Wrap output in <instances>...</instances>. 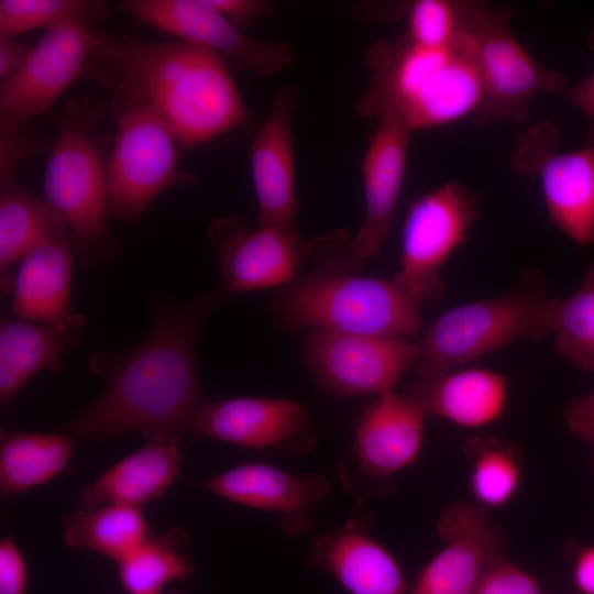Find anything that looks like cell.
<instances>
[{
    "mask_svg": "<svg viewBox=\"0 0 594 594\" xmlns=\"http://www.w3.org/2000/svg\"><path fill=\"white\" fill-rule=\"evenodd\" d=\"M150 326L132 346L99 351L88 360L106 387L67 419L77 439L105 440L124 433L194 437L196 417L207 400L198 371V343L221 301L217 293L148 297Z\"/></svg>",
    "mask_w": 594,
    "mask_h": 594,
    "instance_id": "6da1fadb",
    "label": "cell"
},
{
    "mask_svg": "<svg viewBox=\"0 0 594 594\" xmlns=\"http://www.w3.org/2000/svg\"><path fill=\"white\" fill-rule=\"evenodd\" d=\"M109 90L113 114L157 116L180 147L249 125V113L220 54L183 41L143 42L102 33L87 70Z\"/></svg>",
    "mask_w": 594,
    "mask_h": 594,
    "instance_id": "7a4b0ae2",
    "label": "cell"
},
{
    "mask_svg": "<svg viewBox=\"0 0 594 594\" xmlns=\"http://www.w3.org/2000/svg\"><path fill=\"white\" fill-rule=\"evenodd\" d=\"M306 255L315 267L279 288L273 300L284 326L404 338L420 330L421 305L394 277L359 274L364 261L348 231L316 237Z\"/></svg>",
    "mask_w": 594,
    "mask_h": 594,
    "instance_id": "3957f363",
    "label": "cell"
},
{
    "mask_svg": "<svg viewBox=\"0 0 594 594\" xmlns=\"http://www.w3.org/2000/svg\"><path fill=\"white\" fill-rule=\"evenodd\" d=\"M370 85L358 103L360 117L397 116L413 132L477 114L483 86L466 41L459 30L453 43L430 47L405 34L380 40L365 52Z\"/></svg>",
    "mask_w": 594,
    "mask_h": 594,
    "instance_id": "277c9868",
    "label": "cell"
},
{
    "mask_svg": "<svg viewBox=\"0 0 594 594\" xmlns=\"http://www.w3.org/2000/svg\"><path fill=\"white\" fill-rule=\"evenodd\" d=\"M97 99H70L61 111L44 174L45 199L66 220L77 260L87 268L116 261L120 245L107 224V162Z\"/></svg>",
    "mask_w": 594,
    "mask_h": 594,
    "instance_id": "5b68a950",
    "label": "cell"
},
{
    "mask_svg": "<svg viewBox=\"0 0 594 594\" xmlns=\"http://www.w3.org/2000/svg\"><path fill=\"white\" fill-rule=\"evenodd\" d=\"M547 300L541 274L528 270L515 289L458 305L435 318L417 342V364L430 370H452L514 341L542 339L549 334Z\"/></svg>",
    "mask_w": 594,
    "mask_h": 594,
    "instance_id": "8992f818",
    "label": "cell"
},
{
    "mask_svg": "<svg viewBox=\"0 0 594 594\" xmlns=\"http://www.w3.org/2000/svg\"><path fill=\"white\" fill-rule=\"evenodd\" d=\"M461 24L483 86V103L475 120L485 124L509 120L524 124L529 105L540 91L562 94L566 76L538 63L508 28V6L460 1Z\"/></svg>",
    "mask_w": 594,
    "mask_h": 594,
    "instance_id": "52a82bcc",
    "label": "cell"
},
{
    "mask_svg": "<svg viewBox=\"0 0 594 594\" xmlns=\"http://www.w3.org/2000/svg\"><path fill=\"white\" fill-rule=\"evenodd\" d=\"M427 415L407 395L376 396L361 414L353 441L337 465L344 490L362 509L393 492V480L419 458Z\"/></svg>",
    "mask_w": 594,
    "mask_h": 594,
    "instance_id": "ba28073f",
    "label": "cell"
},
{
    "mask_svg": "<svg viewBox=\"0 0 594 594\" xmlns=\"http://www.w3.org/2000/svg\"><path fill=\"white\" fill-rule=\"evenodd\" d=\"M113 116L116 135L107 161L108 218L139 227L161 193L193 178L178 170V141L157 116L140 108Z\"/></svg>",
    "mask_w": 594,
    "mask_h": 594,
    "instance_id": "9c48e42d",
    "label": "cell"
},
{
    "mask_svg": "<svg viewBox=\"0 0 594 594\" xmlns=\"http://www.w3.org/2000/svg\"><path fill=\"white\" fill-rule=\"evenodd\" d=\"M476 217V198L453 182L425 193L408 206L394 278L420 305L443 297L442 267L468 241Z\"/></svg>",
    "mask_w": 594,
    "mask_h": 594,
    "instance_id": "30bf717a",
    "label": "cell"
},
{
    "mask_svg": "<svg viewBox=\"0 0 594 594\" xmlns=\"http://www.w3.org/2000/svg\"><path fill=\"white\" fill-rule=\"evenodd\" d=\"M300 355L317 386L342 398L393 392L419 361L417 342L408 338L330 330H309Z\"/></svg>",
    "mask_w": 594,
    "mask_h": 594,
    "instance_id": "8fae6325",
    "label": "cell"
},
{
    "mask_svg": "<svg viewBox=\"0 0 594 594\" xmlns=\"http://www.w3.org/2000/svg\"><path fill=\"white\" fill-rule=\"evenodd\" d=\"M559 135L550 122L526 133L514 155L518 174L538 175L552 223L580 246L594 244V123L583 144L557 153Z\"/></svg>",
    "mask_w": 594,
    "mask_h": 594,
    "instance_id": "7c38bea8",
    "label": "cell"
},
{
    "mask_svg": "<svg viewBox=\"0 0 594 594\" xmlns=\"http://www.w3.org/2000/svg\"><path fill=\"white\" fill-rule=\"evenodd\" d=\"M207 232L220 268L221 304L241 293L284 287L297 277L306 255L297 229L257 224L250 230L237 215L215 219Z\"/></svg>",
    "mask_w": 594,
    "mask_h": 594,
    "instance_id": "4fadbf2b",
    "label": "cell"
},
{
    "mask_svg": "<svg viewBox=\"0 0 594 594\" xmlns=\"http://www.w3.org/2000/svg\"><path fill=\"white\" fill-rule=\"evenodd\" d=\"M102 32L68 22L46 30L22 66L0 85L2 121L23 123L50 109L78 77L86 76Z\"/></svg>",
    "mask_w": 594,
    "mask_h": 594,
    "instance_id": "5bb4252c",
    "label": "cell"
},
{
    "mask_svg": "<svg viewBox=\"0 0 594 594\" xmlns=\"http://www.w3.org/2000/svg\"><path fill=\"white\" fill-rule=\"evenodd\" d=\"M120 7L139 22L209 48L258 75L282 72L295 57L286 43L244 35L208 0H127Z\"/></svg>",
    "mask_w": 594,
    "mask_h": 594,
    "instance_id": "9a60e30c",
    "label": "cell"
},
{
    "mask_svg": "<svg viewBox=\"0 0 594 594\" xmlns=\"http://www.w3.org/2000/svg\"><path fill=\"white\" fill-rule=\"evenodd\" d=\"M443 547L424 565L409 594H473L504 554V537L490 512L473 502L444 507L437 520Z\"/></svg>",
    "mask_w": 594,
    "mask_h": 594,
    "instance_id": "2e32d148",
    "label": "cell"
},
{
    "mask_svg": "<svg viewBox=\"0 0 594 594\" xmlns=\"http://www.w3.org/2000/svg\"><path fill=\"white\" fill-rule=\"evenodd\" d=\"M194 437L288 457L306 454L317 442L309 416L299 403L266 397L207 399L196 417Z\"/></svg>",
    "mask_w": 594,
    "mask_h": 594,
    "instance_id": "e0dca14e",
    "label": "cell"
},
{
    "mask_svg": "<svg viewBox=\"0 0 594 594\" xmlns=\"http://www.w3.org/2000/svg\"><path fill=\"white\" fill-rule=\"evenodd\" d=\"M211 494L231 503L279 517V528L288 537L312 530L329 482L314 472L294 474L264 462L233 466L199 482Z\"/></svg>",
    "mask_w": 594,
    "mask_h": 594,
    "instance_id": "ac0fdd59",
    "label": "cell"
},
{
    "mask_svg": "<svg viewBox=\"0 0 594 594\" xmlns=\"http://www.w3.org/2000/svg\"><path fill=\"white\" fill-rule=\"evenodd\" d=\"M299 103V90L292 84L282 86L252 138L250 167L258 205L257 224L297 229L293 120Z\"/></svg>",
    "mask_w": 594,
    "mask_h": 594,
    "instance_id": "d6986e66",
    "label": "cell"
},
{
    "mask_svg": "<svg viewBox=\"0 0 594 594\" xmlns=\"http://www.w3.org/2000/svg\"><path fill=\"white\" fill-rule=\"evenodd\" d=\"M354 509L340 527L314 538L307 564L329 573L350 594H409L395 557L370 532L371 517Z\"/></svg>",
    "mask_w": 594,
    "mask_h": 594,
    "instance_id": "ffe728a7",
    "label": "cell"
},
{
    "mask_svg": "<svg viewBox=\"0 0 594 594\" xmlns=\"http://www.w3.org/2000/svg\"><path fill=\"white\" fill-rule=\"evenodd\" d=\"M367 138L361 162L365 213L354 245L365 262L375 257L393 224L403 188L413 131L394 113L383 112Z\"/></svg>",
    "mask_w": 594,
    "mask_h": 594,
    "instance_id": "44dd1931",
    "label": "cell"
},
{
    "mask_svg": "<svg viewBox=\"0 0 594 594\" xmlns=\"http://www.w3.org/2000/svg\"><path fill=\"white\" fill-rule=\"evenodd\" d=\"M416 377L405 395L427 415L455 426L479 429L505 414L509 387L504 374L481 367L430 370L416 365Z\"/></svg>",
    "mask_w": 594,
    "mask_h": 594,
    "instance_id": "7402d4cb",
    "label": "cell"
},
{
    "mask_svg": "<svg viewBox=\"0 0 594 594\" xmlns=\"http://www.w3.org/2000/svg\"><path fill=\"white\" fill-rule=\"evenodd\" d=\"M86 321L56 324L13 316L0 326V405L11 404L36 373L62 371L84 338Z\"/></svg>",
    "mask_w": 594,
    "mask_h": 594,
    "instance_id": "603a6c76",
    "label": "cell"
},
{
    "mask_svg": "<svg viewBox=\"0 0 594 594\" xmlns=\"http://www.w3.org/2000/svg\"><path fill=\"white\" fill-rule=\"evenodd\" d=\"M73 246L72 237L52 240L18 263L10 289L15 317L56 324L85 320L70 308Z\"/></svg>",
    "mask_w": 594,
    "mask_h": 594,
    "instance_id": "cb8c5ba5",
    "label": "cell"
},
{
    "mask_svg": "<svg viewBox=\"0 0 594 594\" xmlns=\"http://www.w3.org/2000/svg\"><path fill=\"white\" fill-rule=\"evenodd\" d=\"M182 438L157 436L109 468L78 494L80 506L106 503L143 507L162 497L180 473Z\"/></svg>",
    "mask_w": 594,
    "mask_h": 594,
    "instance_id": "d4e9b609",
    "label": "cell"
},
{
    "mask_svg": "<svg viewBox=\"0 0 594 594\" xmlns=\"http://www.w3.org/2000/svg\"><path fill=\"white\" fill-rule=\"evenodd\" d=\"M0 188V282L2 295L8 296L14 264L37 246L72 233L46 199L31 196L15 182Z\"/></svg>",
    "mask_w": 594,
    "mask_h": 594,
    "instance_id": "484cf974",
    "label": "cell"
},
{
    "mask_svg": "<svg viewBox=\"0 0 594 594\" xmlns=\"http://www.w3.org/2000/svg\"><path fill=\"white\" fill-rule=\"evenodd\" d=\"M142 508L118 503L81 506L63 518L64 542L119 563L152 534Z\"/></svg>",
    "mask_w": 594,
    "mask_h": 594,
    "instance_id": "4316f807",
    "label": "cell"
},
{
    "mask_svg": "<svg viewBox=\"0 0 594 594\" xmlns=\"http://www.w3.org/2000/svg\"><path fill=\"white\" fill-rule=\"evenodd\" d=\"M76 439L70 433L9 432L1 429V496L28 492L62 474L72 459Z\"/></svg>",
    "mask_w": 594,
    "mask_h": 594,
    "instance_id": "83f0119b",
    "label": "cell"
},
{
    "mask_svg": "<svg viewBox=\"0 0 594 594\" xmlns=\"http://www.w3.org/2000/svg\"><path fill=\"white\" fill-rule=\"evenodd\" d=\"M188 537L175 526L146 540L118 564V576L129 594H160L172 582L189 580L195 572L193 559L183 552Z\"/></svg>",
    "mask_w": 594,
    "mask_h": 594,
    "instance_id": "f1b7e54d",
    "label": "cell"
},
{
    "mask_svg": "<svg viewBox=\"0 0 594 594\" xmlns=\"http://www.w3.org/2000/svg\"><path fill=\"white\" fill-rule=\"evenodd\" d=\"M470 462L469 488L473 503L486 510L507 506L522 483V460L510 442L492 436L473 437L463 444Z\"/></svg>",
    "mask_w": 594,
    "mask_h": 594,
    "instance_id": "f546056e",
    "label": "cell"
},
{
    "mask_svg": "<svg viewBox=\"0 0 594 594\" xmlns=\"http://www.w3.org/2000/svg\"><path fill=\"white\" fill-rule=\"evenodd\" d=\"M544 317L557 351L578 367L594 372V261L571 296L547 300Z\"/></svg>",
    "mask_w": 594,
    "mask_h": 594,
    "instance_id": "4dcf8cb0",
    "label": "cell"
},
{
    "mask_svg": "<svg viewBox=\"0 0 594 594\" xmlns=\"http://www.w3.org/2000/svg\"><path fill=\"white\" fill-rule=\"evenodd\" d=\"M109 9L98 0H1L0 36L76 22L91 25L105 20Z\"/></svg>",
    "mask_w": 594,
    "mask_h": 594,
    "instance_id": "1f68e13d",
    "label": "cell"
},
{
    "mask_svg": "<svg viewBox=\"0 0 594 594\" xmlns=\"http://www.w3.org/2000/svg\"><path fill=\"white\" fill-rule=\"evenodd\" d=\"M405 35L419 45L439 47L454 42L461 24L460 1L417 0L407 11Z\"/></svg>",
    "mask_w": 594,
    "mask_h": 594,
    "instance_id": "d6a6232c",
    "label": "cell"
},
{
    "mask_svg": "<svg viewBox=\"0 0 594 594\" xmlns=\"http://www.w3.org/2000/svg\"><path fill=\"white\" fill-rule=\"evenodd\" d=\"M473 594H542L536 579L506 559L497 560Z\"/></svg>",
    "mask_w": 594,
    "mask_h": 594,
    "instance_id": "836d02e7",
    "label": "cell"
},
{
    "mask_svg": "<svg viewBox=\"0 0 594 594\" xmlns=\"http://www.w3.org/2000/svg\"><path fill=\"white\" fill-rule=\"evenodd\" d=\"M21 124L0 120V185L15 182L20 163L43 147L41 142L22 133Z\"/></svg>",
    "mask_w": 594,
    "mask_h": 594,
    "instance_id": "e575fe53",
    "label": "cell"
},
{
    "mask_svg": "<svg viewBox=\"0 0 594 594\" xmlns=\"http://www.w3.org/2000/svg\"><path fill=\"white\" fill-rule=\"evenodd\" d=\"M29 570L15 540L7 535L0 540V594H26Z\"/></svg>",
    "mask_w": 594,
    "mask_h": 594,
    "instance_id": "d590c367",
    "label": "cell"
},
{
    "mask_svg": "<svg viewBox=\"0 0 594 594\" xmlns=\"http://www.w3.org/2000/svg\"><path fill=\"white\" fill-rule=\"evenodd\" d=\"M563 415L570 431L594 447V392L572 399Z\"/></svg>",
    "mask_w": 594,
    "mask_h": 594,
    "instance_id": "8d00e7d4",
    "label": "cell"
},
{
    "mask_svg": "<svg viewBox=\"0 0 594 594\" xmlns=\"http://www.w3.org/2000/svg\"><path fill=\"white\" fill-rule=\"evenodd\" d=\"M208 2L234 25H244L272 11V6L262 0H208Z\"/></svg>",
    "mask_w": 594,
    "mask_h": 594,
    "instance_id": "74e56055",
    "label": "cell"
},
{
    "mask_svg": "<svg viewBox=\"0 0 594 594\" xmlns=\"http://www.w3.org/2000/svg\"><path fill=\"white\" fill-rule=\"evenodd\" d=\"M587 44L594 52V26L590 33ZM561 95L594 123V69L581 82L573 86H566Z\"/></svg>",
    "mask_w": 594,
    "mask_h": 594,
    "instance_id": "f35d334b",
    "label": "cell"
},
{
    "mask_svg": "<svg viewBox=\"0 0 594 594\" xmlns=\"http://www.w3.org/2000/svg\"><path fill=\"white\" fill-rule=\"evenodd\" d=\"M572 580L581 594H594V544L576 552L572 566Z\"/></svg>",
    "mask_w": 594,
    "mask_h": 594,
    "instance_id": "ab89813d",
    "label": "cell"
},
{
    "mask_svg": "<svg viewBox=\"0 0 594 594\" xmlns=\"http://www.w3.org/2000/svg\"><path fill=\"white\" fill-rule=\"evenodd\" d=\"M31 48L16 42L13 37L0 36V79L14 74L25 62Z\"/></svg>",
    "mask_w": 594,
    "mask_h": 594,
    "instance_id": "60d3db41",
    "label": "cell"
},
{
    "mask_svg": "<svg viewBox=\"0 0 594 594\" xmlns=\"http://www.w3.org/2000/svg\"><path fill=\"white\" fill-rule=\"evenodd\" d=\"M160 594H163V593H160Z\"/></svg>",
    "mask_w": 594,
    "mask_h": 594,
    "instance_id": "b9f144b4",
    "label": "cell"
}]
</instances>
